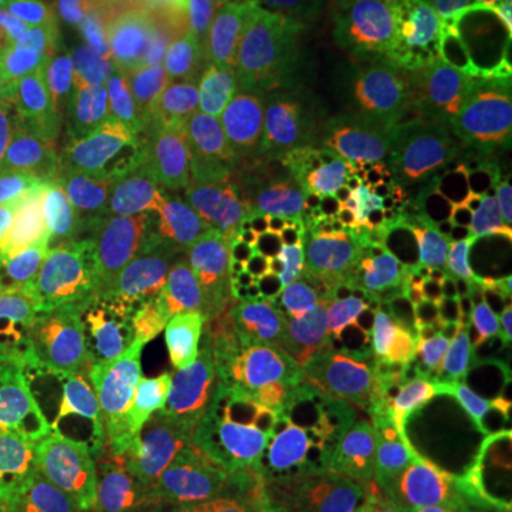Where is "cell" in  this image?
<instances>
[{
  "instance_id": "1",
  "label": "cell",
  "mask_w": 512,
  "mask_h": 512,
  "mask_svg": "<svg viewBox=\"0 0 512 512\" xmlns=\"http://www.w3.org/2000/svg\"><path fill=\"white\" fill-rule=\"evenodd\" d=\"M276 285L279 276L259 256L220 234L177 271L134 285L117 313V342L214 353L222 330Z\"/></svg>"
},
{
  "instance_id": "2",
  "label": "cell",
  "mask_w": 512,
  "mask_h": 512,
  "mask_svg": "<svg viewBox=\"0 0 512 512\" xmlns=\"http://www.w3.org/2000/svg\"><path fill=\"white\" fill-rule=\"evenodd\" d=\"M285 339L336 379L373 376L382 362L379 288L370 254L299 251L279 271Z\"/></svg>"
},
{
  "instance_id": "3",
  "label": "cell",
  "mask_w": 512,
  "mask_h": 512,
  "mask_svg": "<svg viewBox=\"0 0 512 512\" xmlns=\"http://www.w3.org/2000/svg\"><path fill=\"white\" fill-rule=\"evenodd\" d=\"M311 35L285 12L231 23L214 40V86L228 134L254 148L291 131Z\"/></svg>"
},
{
  "instance_id": "4",
  "label": "cell",
  "mask_w": 512,
  "mask_h": 512,
  "mask_svg": "<svg viewBox=\"0 0 512 512\" xmlns=\"http://www.w3.org/2000/svg\"><path fill=\"white\" fill-rule=\"evenodd\" d=\"M376 410L419 456L447 467L456 487L476 476L481 444L501 430V413L461 362L393 365L379 362L370 376Z\"/></svg>"
},
{
  "instance_id": "5",
  "label": "cell",
  "mask_w": 512,
  "mask_h": 512,
  "mask_svg": "<svg viewBox=\"0 0 512 512\" xmlns=\"http://www.w3.org/2000/svg\"><path fill=\"white\" fill-rule=\"evenodd\" d=\"M308 453H291L282 498H328L348 510L373 507L384 487L402 473L419 450L382 413L359 399L330 393L316 413Z\"/></svg>"
},
{
  "instance_id": "6",
  "label": "cell",
  "mask_w": 512,
  "mask_h": 512,
  "mask_svg": "<svg viewBox=\"0 0 512 512\" xmlns=\"http://www.w3.org/2000/svg\"><path fill=\"white\" fill-rule=\"evenodd\" d=\"M86 137L89 131L29 163L23 202L35 228L37 251L69 274L111 291L120 268L123 231L106 211Z\"/></svg>"
},
{
  "instance_id": "7",
  "label": "cell",
  "mask_w": 512,
  "mask_h": 512,
  "mask_svg": "<svg viewBox=\"0 0 512 512\" xmlns=\"http://www.w3.org/2000/svg\"><path fill=\"white\" fill-rule=\"evenodd\" d=\"M510 15L512 6L504 3H456L436 15L413 74V126L453 137L473 134L478 83Z\"/></svg>"
},
{
  "instance_id": "8",
  "label": "cell",
  "mask_w": 512,
  "mask_h": 512,
  "mask_svg": "<svg viewBox=\"0 0 512 512\" xmlns=\"http://www.w3.org/2000/svg\"><path fill=\"white\" fill-rule=\"evenodd\" d=\"M117 311L111 291L60 268L32 248L0 345H52L74 356L109 365L117 350Z\"/></svg>"
},
{
  "instance_id": "9",
  "label": "cell",
  "mask_w": 512,
  "mask_h": 512,
  "mask_svg": "<svg viewBox=\"0 0 512 512\" xmlns=\"http://www.w3.org/2000/svg\"><path fill=\"white\" fill-rule=\"evenodd\" d=\"M111 365L123 370L160 441V461L177 458L214 430L225 359L214 353L117 342Z\"/></svg>"
},
{
  "instance_id": "10",
  "label": "cell",
  "mask_w": 512,
  "mask_h": 512,
  "mask_svg": "<svg viewBox=\"0 0 512 512\" xmlns=\"http://www.w3.org/2000/svg\"><path fill=\"white\" fill-rule=\"evenodd\" d=\"M296 424L262 433L211 430L183 458L188 512H274Z\"/></svg>"
},
{
  "instance_id": "11",
  "label": "cell",
  "mask_w": 512,
  "mask_h": 512,
  "mask_svg": "<svg viewBox=\"0 0 512 512\" xmlns=\"http://www.w3.org/2000/svg\"><path fill=\"white\" fill-rule=\"evenodd\" d=\"M100 367H86L37 404L0 512H23L66 490H97L86 402Z\"/></svg>"
},
{
  "instance_id": "12",
  "label": "cell",
  "mask_w": 512,
  "mask_h": 512,
  "mask_svg": "<svg viewBox=\"0 0 512 512\" xmlns=\"http://www.w3.org/2000/svg\"><path fill=\"white\" fill-rule=\"evenodd\" d=\"M328 396L311 362L279 333L225 365L214 430L262 433L313 421Z\"/></svg>"
},
{
  "instance_id": "13",
  "label": "cell",
  "mask_w": 512,
  "mask_h": 512,
  "mask_svg": "<svg viewBox=\"0 0 512 512\" xmlns=\"http://www.w3.org/2000/svg\"><path fill=\"white\" fill-rule=\"evenodd\" d=\"M441 251L473 319L512 305V183L467 191L439 234Z\"/></svg>"
},
{
  "instance_id": "14",
  "label": "cell",
  "mask_w": 512,
  "mask_h": 512,
  "mask_svg": "<svg viewBox=\"0 0 512 512\" xmlns=\"http://www.w3.org/2000/svg\"><path fill=\"white\" fill-rule=\"evenodd\" d=\"M131 217L137 282L177 271L222 234L211 171L151 177Z\"/></svg>"
},
{
  "instance_id": "15",
  "label": "cell",
  "mask_w": 512,
  "mask_h": 512,
  "mask_svg": "<svg viewBox=\"0 0 512 512\" xmlns=\"http://www.w3.org/2000/svg\"><path fill=\"white\" fill-rule=\"evenodd\" d=\"M379 288V313L436 322L467 336L476 322L458 291L439 237L393 222L370 248Z\"/></svg>"
},
{
  "instance_id": "16",
  "label": "cell",
  "mask_w": 512,
  "mask_h": 512,
  "mask_svg": "<svg viewBox=\"0 0 512 512\" xmlns=\"http://www.w3.org/2000/svg\"><path fill=\"white\" fill-rule=\"evenodd\" d=\"M396 205L399 188L390 165H339L308 208L296 254H370L396 220Z\"/></svg>"
},
{
  "instance_id": "17",
  "label": "cell",
  "mask_w": 512,
  "mask_h": 512,
  "mask_svg": "<svg viewBox=\"0 0 512 512\" xmlns=\"http://www.w3.org/2000/svg\"><path fill=\"white\" fill-rule=\"evenodd\" d=\"M476 174L478 163L470 137L416 126L399 154L396 217L407 228L439 237L444 222L473 188Z\"/></svg>"
},
{
  "instance_id": "18",
  "label": "cell",
  "mask_w": 512,
  "mask_h": 512,
  "mask_svg": "<svg viewBox=\"0 0 512 512\" xmlns=\"http://www.w3.org/2000/svg\"><path fill=\"white\" fill-rule=\"evenodd\" d=\"M86 424L97 461V495L109 487L151 481L160 464V441L117 365H103L86 402Z\"/></svg>"
},
{
  "instance_id": "19",
  "label": "cell",
  "mask_w": 512,
  "mask_h": 512,
  "mask_svg": "<svg viewBox=\"0 0 512 512\" xmlns=\"http://www.w3.org/2000/svg\"><path fill=\"white\" fill-rule=\"evenodd\" d=\"M413 128L410 100L379 60L350 77L328 114V137L339 160L390 165Z\"/></svg>"
},
{
  "instance_id": "20",
  "label": "cell",
  "mask_w": 512,
  "mask_h": 512,
  "mask_svg": "<svg viewBox=\"0 0 512 512\" xmlns=\"http://www.w3.org/2000/svg\"><path fill=\"white\" fill-rule=\"evenodd\" d=\"M251 157L293 259L308 208L342 160L336 157L328 131L322 128L288 131L251 148Z\"/></svg>"
},
{
  "instance_id": "21",
  "label": "cell",
  "mask_w": 512,
  "mask_h": 512,
  "mask_svg": "<svg viewBox=\"0 0 512 512\" xmlns=\"http://www.w3.org/2000/svg\"><path fill=\"white\" fill-rule=\"evenodd\" d=\"M214 191L220 208V228L225 237L245 245L274 274L291 262V248L279 231L271 202L259 183L251 148L237 143L231 134L214 160Z\"/></svg>"
},
{
  "instance_id": "22",
  "label": "cell",
  "mask_w": 512,
  "mask_h": 512,
  "mask_svg": "<svg viewBox=\"0 0 512 512\" xmlns=\"http://www.w3.org/2000/svg\"><path fill=\"white\" fill-rule=\"evenodd\" d=\"M146 123V174L208 171L228 140L222 117L191 106L183 94L160 92L143 106Z\"/></svg>"
},
{
  "instance_id": "23",
  "label": "cell",
  "mask_w": 512,
  "mask_h": 512,
  "mask_svg": "<svg viewBox=\"0 0 512 512\" xmlns=\"http://www.w3.org/2000/svg\"><path fill=\"white\" fill-rule=\"evenodd\" d=\"M89 160L103 191L111 222L123 231L143 191L146 174V123L143 109H109L89 128Z\"/></svg>"
},
{
  "instance_id": "24",
  "label": "cell",
  "mask_w": 512,
  "mask_h": 512,
  "mask_svg": "<svg viewBox=\"0 0 512 512\" xmlns=\"http://www.w3.org/2000/svg\"><path fill=\"white\" fill-rule=\"evenodd\" d=\"M106 111H92L57 94L23 89L0 100V154L29 165L83 137Z\"/></svg>"
},
{
  "instance_id": "25",
  "label": "cell",
  "mask_w": 512,
  "mask_h": 512,
  "mask_svg": "<svg viewBox=\"0 0 512 512\" xmlns=\"http://www.w3.org/2000/svg\"><path fill=\"white\" fill-rule=\"evenodd\" d=\"M478 174L512 183V15L495 40L490 63L478 83L473 134Z\"/></svg>"
},
{
  "instance_id": "26",
  "label": "cell",
  "mask_w": 512,
  "mask_h": 512,
  "mask_svg": "<svg viewBox=\"0 0 512 512\" xmlns=\"http://www.w3.org/2000/svg\"><path fill=\"white\" fill-rule=\"evenodd\" d=\"M220 29L202 15H188L180 20L165 43L157 49L168 83L183 94L191 106L205 114L220 117V97L214 86V40Z\"/></svg>"
},
{
  "instance_id": "27",
  "label": "cell",
  "mask_w": 512,
  "mask_h": 512,
  "mask_svg": "<svg viewBox=\"0 0 512 512\" xmlns=\"http://www.w3.org/2000/svg\"><path fill=\"white\" fill-rule=\"evenodd\" d=\"M97 362L52 345H0V410L35 407Z\"/></svg>"
},
{
  "instance_id": "28",
  "label": "cell",
  "mask_w": 512,
  "mask_h": 512,
  "mask_svg": "<svg viewBox=\"0 0 512 512\" xmlns=\"http://www.w3.org/2000/svg\"><path fill=\"white\" fill-rule=\"evenodd\" d=\"M6 15L63 55L114 49L109 20L83 0H15Z\"/></svg>"
},
{
  "instance_id": "29",
  "label": "cell",
  "mask_w": 512,
  "mask_h": 512,
  "mask_svg": "<svg viewBox=\"0 0 512 512\" xmlns=\"http://www.w3.org/2000/svg\"><path fill=\"white\" fill-rule=\"evenodd\" d=\"M433 20L436 12L416 0H376V60L396 77L407 100Z\"/></svg>"
},
{
  "instance_id": "30",
  "label": "cell",
  "mask_w": 512,
  "mask_h": 512,
  "mask_svg": "<svg viewBox=\"0 0 512 512\" xmlns=\"http://www.w3.org/2000/svg\"><path fill=\"white\" fill-rule=\"evenodd\" d=\"M117 49H94L57 55V60L37 77L29 89L57 94L92 111H109L117 92Z\"/></svg>"
},
{
  "instance_id": "31",
  "label": "cell",
  "mask_w": 512,
  "mask_h": 512,
  "mask_svg": "<svg viewBox=\"0 0 512 512\" xmlns=\"http://www.w3.org/2000/svg\"><path fill=\"white\" fill-rule=\"evenodd\" d=\"M282 12L350 52L376 60V0H279Z\"/></svg>"
},
{
  "instance_id": "32",
  "label": "cell",
  "mask_w": 512,
  "mask_h": 512,
  "mask_svg": "<svg viewBox=\"0 0 512 512\" xmlns=\"http://www.w3.org/2000/svg\"><path fill=\"white\" fill-rule=\"evenodd\" d=\"M373 512H458V487L444 464L419 456L379 493Z\"/></svg>"
},
{
  "instance_id": "33",
  "label": "cell",
  "mask_w": 512,
  "mask_h": 512,
  "mask_svg": "<svg viewBox=\"0 0 512 512\" xmlns=\"http://www.w3.org/2000/svg\"><path fill=\"white\" fill-rule=\"evenodd\" d=\"M32 248H35V228L29 220L26 202L0 200V333Z\"/></svg>"
},
{
  "instance_id": "34",
  "label": "cell",
  "mask_w": 512,
  "mask_h": 512,
  "mask_svg": "<svg viewBox=\"0 0 512 512\" xmlns=\"http://www.w3.org/2000/svg\"><path fill=\"white\" fill-rule=\"evenodd\" d=\"M117 29L131 46L157 52L171 29L194 15L191 0H111Z\"/></svg>"
},
{
  "instance_id": "35",
  "label": "cell",
  "mask_w": 512,
  "mask_h": 512,
  "mask_svg": "<svg viewBox=\"0 0 512 512\" xmlns=\"http://www.w3.org/2000/svg\"><path fill=\"white\" fill-rule=\"evenodd\" d=\"M92 512H188L185 481L180 476L140 481L100 495Z\"/></svg>"
},
{
  "instance_id": "36",
  "label": "cell",
  "mask_w": 512,
  "mask_h": 512,
  "mask_svg": "<svg viewBox=\"0 0 512 512\" xmlns=\"http://www.w3.org/2000/svg\"><path fill=\"white\" fill-rule=\"evenodd\" d=\"M0 52L15 63L26 89L57 60V52L52 46H46L32 32L20 29L9 15H0Z\"/></svg>"
},
{
  "instance_id": "37",
  "label": "cell",
  "mask_w": 512,
  "mask_h": 512,
  "mask_svg": "<svg viewBox=\"0 0 512 512\" xmlns=\"http://www.w3.org/2000/svg\"><path fill=\"white\" fill-rule=\"evenodd\" d=\"M35 407H20V410H0V504L3 493L9 487V478L18 467L29 424L35 419Z\"/></svg>"
},
{
  "instance_id": "38",
  "label": "cell",
  "mask_w": 512,
  "mask_h": 512,
  "mask_svg": "<svg viewBox=\"0 0 512 512\" xmlns=\"http://www.w3.org/2000/svg\"><path fill=\"white\" fill-rule=\"evenodd\" d=\"M510 504L507 493L484 484L481 478H467L458 487V512H504Z\"/></svg>"
},
{
  "instance_id": "39",
  "label": "cell",
  "mask_w": 512,
  "mask_h": 512,
  "mask_svg": "<svg viewBox=\"0 0 512 512\" xmlns=\"http://www.w3.org/2000/svg\"><path fill=\"white\" fill-rule=\"evenodd\" d=\"M97 490H66V493L49 495L35 507L23 512H92L97 504Z\"/></svg>"
},
{
  "instance_id": "40",
  "label": "cell",
  "mask_w": 512,
  "mask_h": 512,
  "mask_svg": "<svg viewBox=\"0 0 512 512\" xmlns=\"http://www.w3.org/2000/svg\"><path fill=\"white\" fill-rule=\"evenodd\" d=\"M26 171L29 165L12 163L9 157L0 154V200H23Z\"/></svg>"
},
{
  "instance_id": "41",
  "label": "cell",
  "mask_w": 512,
  "mask_h": 512,
  "mask_svg": "<svg viewBox=\"0 0 512 512\" xmlns=\"http://www.w3.org/2000/svg\"><path fill=\"white\" fill-rule=\"evenodd\" d=\"M476 476L481 478L484 484H490V487H495V490L507 493V490L512 487V464H507L504 458H493V461H478Z\"/></svg>"
},
{
  "instance_id": "42",
  "label": "cell",
  "mask_w": 512,
  "mask_h": 512,
  "mask_svg": "<svg viewBox=\"0 0 512 512\" xmlns=\"http://www.w3.org/2000/svg\"><path fill=\"white\" fill-rule=\"evenodd\" d=\"M274 512H353L328 498H279Z\"/></svg>"
},
{
  "instance_id": "43",
  "label": "cell",
  "mask_w": 512,
  "mask_h": 512,
  "mask_svg": "<svg viewBox=\"0 0 512 512\" xmlns=\"http://www.w3.org/2000/svg\"><path fill=\"white\" fill-rule=\"evenodd\" d=\"M495 436H498V444H501V458L507 464H512V424H504Z\"/></svg>"
},
{
  "instance_id": "44",
  "label": "cell",
  "mask_w": 512,
  "mask_h": 512,
  "mask_svg": "<svg viewBox=\"0 0 512 512\" xmlns=\"http://www.w3.org/2000/svg\"><path fill=\"white\" fill-rule=\"evenodd\" d=\"M421 6H427V9H433L436 15L444 12V9H450V6H456V3H470V0H416Z\"/></svg>"
},
{
  "instance_id": "45",
  "label": "cell",
  "mask_w": 512,
  "mask_h": 512,
  "mask_svg": "<svg viewBox=\"0 0 512 512\" xmlns=\"http://www.w3.org/2000/svg\"><path fill=\"white\" fill-rule=\"evenodd\" d=\"M498 413H501V421H504V424H512V390L507 399L498 402ZM504 424H501V427H504Z\"/></svg>"
},
{
  "instance_id": "46",
  "label": "cell",
  "mask_w": 512,
  "mask_h": 512,
  "mask_svg": "<svg viewBox=\"0 0 512 512\" xmlns=\"http://www.w3.org/2000/svg\"><path fill=\"white\" fill-rule=\"evenodd\" d=\"M15 0H0V15H6L9 12V6H12Z\"/></svg>"
},
{
  "instance_id": "47",
  "label": "cell",
  "mask_w": 512,
  "mask_h": 512,
  "mask_svg": "<svg viewBox=\"0 0 512 512\" xmlns=\"http://www.w3.org/2000/svg\"><path fill=\"white\" fill-rule=\"evenodd\" d=\"M470 3H504V6H512V0H470Z\"/></svg>"
},
{
  "instance_id": "48",
  "label": "cell",
  "mask_w": 512,
  "mask_h": 512,
  "mask_svg": "<svg viewBox=\"0 0 512 512\" xmlns=\"http://www.w3.org/2000/svg\"><path fill=\"white\" fill-rule=\"evenodd\" d=\"M507 498H510V504H512V487H510V490H507Z\"/></svg>"
},
{
  "instance_id": "49",
  "label": "cell",
  "mask_w": 512,
  "mask_h": 512,
  "mask_svg": "<svg viewBox=\"0 0 512 512\" xmlns=\"http://www.w3.org/2000/svg\"><path fill=\"white\" fill-rule=\"evenodd\" d=\"M504 512H512V504H507V510H504Z\"/></svg>"
}]
</instances>
